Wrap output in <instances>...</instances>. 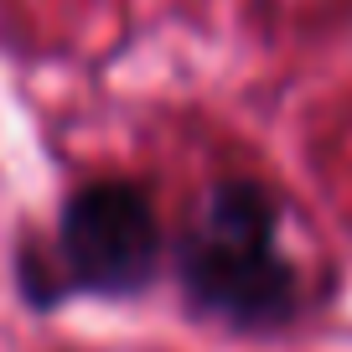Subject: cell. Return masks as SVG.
Listing matches in <instances>:
<instances>
[{
  "label": "cell",
  "mask_w": 352,
  "mask_h": 352,
  "mask_svg": "<svg viewBox=\"0 0 352 352\" xmlns=\"http://www.w3.org/2000/svg\"><path fill=\"white\" fill-rule=\"evenodd\" d=\"M155 270H161V223L151 192L135 182L78 187L57 212L52 249L32 239L16 249V285L36 311H52L78 296L130 300L151 290Z\"/></svg>",
  "instance_id": "obj_2"
},
{
  "label": "cell",
  "mask_w": 352,
  "mask_h": 352,
  "mask_svg": "<svg viewBox=\"0 0 352 352\" xmlns=\"http://www.w3.org/2000/svg\"><path fill=\"white\" fill-rule=\"evenodd\" d=\"M171 275L192 321H218L243 337L290 327L306 306L300 264L280 243V197L249 176L202 192L197 212L176 233Z\"/></svg>",
  "instance_id": "obj_1"
}]
</instances>
